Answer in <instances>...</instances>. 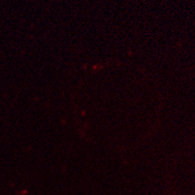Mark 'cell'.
Listing matches in <instances>:
<instances>
[]
</instances>
